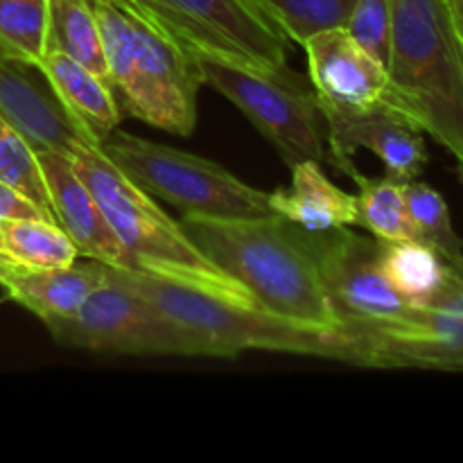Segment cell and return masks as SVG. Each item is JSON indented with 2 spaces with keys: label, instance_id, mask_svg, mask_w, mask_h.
Returning <instances> with one entry per match:
<instances>
[{
  "label": "cell",
  "instance_id": "obj_3",
  "mask_svg": "<svg viewBox=\"0 0 463 463\" xmlns=\"http://www.w3.org/2000/svg\"><path fill=\"white\" fill-rule=\"evenodd\" d=\"M113 274L152 303L188 344L190 357H238L244 351H279L348 360V344L335 330L307 328L238 301L138 269Z\"/></svg>",
  "mask_w": 463,
  "mask_h": 463
},
{
  "label": "cell",
  "instance_id": "obj_28",
  "mask_svg": "<svg viewBox=\"0 0 463 463\" xmlns=\"http://www.w3.org/2000/svg\"><path fill=\"white\" fill-rule=\"evenodd\" d=\"M18 265H21V262H18V260H14V258L9 256V253L0 251V283H3V280L7 279V276L12 274V271L16 269Z\"/></svg>",
  "mask_w": 463,
  "mask_h": 463
},
{
  "label": "cell",
  "instance_id": "obj_27",
  "mask_svg": "<svg viewBox=\"0 0 463 463\" xmlns=\"http://www.w3.org/2000/svg\"><path fill=\"white\" fill-rule=\"evenodd\" d=\"M12 220H52L50 213H45L39 203L32 202L23 193L7 184H0V222Z\"/></svg>",
  "mask_w": 463,
  "mask_h": 463
},
{
  "label": "cell",
  "instance_id": "obj_17",
  "mask_svg": "<svg viewBox=\"0 0 463 463\" xmlns=\"http://www.w3.org/2000/svg\"><path fill=\"white\" fill-rule=\"evenodd\" d=\"M271 211L306 231H330L357 224V197L335 185L321 163L292 167V185L269 194Z\"/></svg>",
  "mask_w": 463,
  "mask_h": 463
},
{
  "label": "cell",
  "instance_id": "obj_10",
  "mask_svg": "<svg viewBox=\"0 0 463 463\" xmlns=\"http://www.w3.org/2000/svg\"><path fill=\"white\" fill-rule=\"evenodd\" d=\"M57 344L113 355H185L188 344L179 330L109 267L99 285L71 319L48 324Z\"/></svg>",
  "mask_w": 463,
  "mask_h": 463
},
{
  "label": "cell",
  "instance_id": "obj_23",
  "mask_svg": "<svg viewBox=\"0 0 463 463\" xmlns=\"http://www.w3.org/2000/svg\"><path fill=\"white\" fill-rule=\"evenodd\" d=\"M402 190H405L411 224L416 229V240L430 244L448 265H461L463 242L452 226L450 208L443 194L419 179L405 181Z\"/></svg>",
  "mask_w": 463,
  "mask_h": 463
},
{
  "label": "cell",
  "instance_id": "obj_14",
  "mask_svg": "<svg viewBox=\"0 0 463 463\" xmlns=\"http://www.w3.org/2000/svg\"><path fill=\"white\" fill-rule=\"evenodd\" d=\"M30 66L0 59V113L34 152H59L71 156L80 143H98L63 104L27 75Z\"/></svg>",
  "mask_w": 463,
  "mask_h": 463
},
{
  "label": "cell",
  "instance_id": "obj_11",
  "mask_svg": "<svg viewBox=\"0 0 463 463\" xmlns=\"http://www.w3.org/2000/svg\"><path fill=\"white\" fill-rule=\"evenodd\" d=\"M330 163L337 170L353 165L357 149H369L398 181L419 179L428 165L423 131L384 102L360 111H321Z\"/></svg>",
  "mask_w": 463,
  "mask_h": 463
},
{
  "label": "cell",
  "instance_id": "obj_13",
  "mask_svg": "<svg viewBox=\"0 0 463 463\" xmlns=\"http://www.w3.org/2000/svg\"><path fill=\"white\" fill-rule=\"evenodd\" d=\"M39 154L41 172L48 188L54 222L75 242L80 256L99 260L109 267L131 269V262L116 233L109 226L98 199L77 172L75 163L59 152Z\"/></svg>",
  "mask_w": 463,
  "mask_h": 463
},
{
  "label": "cell",
  "instance_id": "obj_31",
  "mask_svg": "<svg viewBox=\"0 0 463 463\" xmlns=\"http://www.w3.org/2000/svg\"><path fill=\"white\" fill-rule=\"evenodd\" d=\"M459 170H461V181H463V165H459Z\"/></svg>",
  "mask_w": 463,
  "mask_h": 463
},
{
  "label": "cell",
  "instance_id": "obj_20",
  "mask_svg": "<svg viewBox=\"0 0 463 463\" xmlns=\"http://www.w3.org/2000/svg\"><path fill=\"white\" fill-rule=\"evenodd\" d=\"M48 50L68 54L107 80L98 18L89 0H48Z\"/></svg>",
  "mask_w": 463,
  "mask_h": 463
},
{
  "label": "cell",
  "instance_id": "obj_8",
  "mask_svg": "<svg viewBox=\"0 0 463 463\" xmlns=\"http://www.w3.org/2000/svg\"><path fill=\"white\" fill-rule=\"evenodd\" d=\"M303 231L319 267L321 283L344 342L369 330L396 324L411 312L383 269V242L364 238L348 226ZM348 362V360H346Z\"/></svg>",
  "mask_w": 463,
  "mask_h": 463
},
{
  "label": "cell",
  "instance_id": "obj_12",
  "mask_svg": "<svg viewBox=\"0 0 463 463\" xmlns=\"http://www.w3.org/2000/svg\"><path fill=\"white\" fill-rule=\"evenodd\" d=\"M303 48L321 111H360L383 102L387 68L344 27L312 36Z\"/></svg>",
  "mask_w": 463,
  "mask_h": 463
},
{
  "label": "cell",
  "instance_id": "obj_19",
  "mask_svg": "<svg viewBox=\"0 0 463 463\" xmlns=\"http://www.w3.org/2000/svg\"><path fill=\"white\" fill-rule=\"evenodd\" d=\"M383 269L396 292L411 306H423L446 283L450 265L420 240L383 242Z\"/></svg>",
  "mask_w": 463,
  "mask_h": 463
},
{
  "label": "cell",
  "instance_id": "obj_18",
  "mask_svg": "<svg viewBox=\"0 0 463 463\" xmlns=\"http://www.w3.org/2000/svg\"><path fill=\"white\" fill-rule=\"evenodd\" d=\"M344 175L351 176L357 185V226H364L380 242H396V240H414L416 229L411 224L410 211L402 184L393 176H366L357 172L355 165H348Z\"/></svg>",
  "mask_w": 463,
  "mask_h": 463
},
{
  "label": "cell",
  "instance_id": "obj_2",
  "mask_svg": "<svg viewBox=\"0 0 463 463\" xmlns=\"http://www.w3.org/2000/svg\"><path fill=\"white\" fill-rule=\"evenodd\" d=\"M383 102L463 165V39L446 0H393Z\"/></svg>",
  "mask_w": 463,
  "mask_h": 463
},
{
  "label": "cell",
  "instance_id": "obj_4",
  "mask_svg": "<svg viewBox=\"0 0 463 463\" xmlns=\"http://www.w3.org/2000/svg\"><path fill=\"white\" fill-rule=\"evenodd\" d=\"M68 158L98 199L109 226L129 256L131 269L253 303L242 285L217 269L190 242L179 222L167 217L154 203L152 194L109 161L99 143H80Z\"/></svg>",
  "mask_w": 463,
  "mask_h": 463
},
{
  "label": "cell",
  "instance_id": "obj_16",
  "mask_svg": "<svg viewBox=\"0 0 463 463\" xmlns=\"http://www.w3.org/2000/svg\"><path fill=\"white\" fill-rule=\"evenodd\" d=\"M36 71L45 77L50 90L63 104V109L98 143L118 129L120 104L104 77L57 50H48Z\"/></svg>",
  "mask_w": 463,
  "mask_h": 463
},
{
  "label": "cell",
  "instance_id": "obj_5",
  "mask_svg": "<svg viewBox=\"0 0 463 463\" xmlns=\"http://www.w3.org/2000/svg\"><path fill=\"white\" fill-rule=\"evenodd\" d=\"M109 161L152 197L179 208L184 215L251 220L276 215L269 194L251 188L217 163L194 154L113 131L99 143Z\"/></svg>",
  "mask_w": 463,
  "mask_h": 463
},
{
  "label": "cell",
  "instance_id": "obj_24",
  "mask_svg": "<svg viewBox=\"0 0 463 463\" xmlns=\"http://www.w3.org/2000/svg\"><path fill=\"white\" fill-rule=\"evenodd\" d=\"M289 41L303 45L321 32L346 27L355 0H256Z\"/></svg>",
  "mask_w": 463,
  "mask_h": 463
},
{
  "label": "cell",
  "instance_id": "obj_6",
  "mask_svg": "<svg viewBox=\"0 0 463 463\" xmlns=\"http://www.w3.org/2000/svg\"><path fill=\"white\" fill-rule=\"evenodd\" d=\"M194 61L202 86H211L233 102L289 167L303 161L330 163L321 131L324 113L315 89L289 71L288 63L274 71H258L211 57H194Z\"/></svg>",
  "mask_w": 463,
  "mask_h": 463
},
{
  "label": "cell",
  "instance_id": "obj_7",
  "mask_svg": "<svg viewBox=\"0 0 463 463\" xmlns=\"http://www.w3.org/2000/svg\"><path fill=\"white\" fill-rule=\"evenodd\" d=\"M194 57L274 71L288 63L289 39L256 0H136Z\"/></svg>",
  "mask_w": 463,
  "mask_h": 463
},
{
  "label": "cell",
  "instance_id": "obj_21",
  "mask_svg": "<svg viewBox=\"0 0 463 463\" xmlns=\"http://www.w3.org/2000/svg\"><path fill=\"white\" fill-rule=\"evenodd\" d=\"M48 52V0H0V59L39 68Z\"/></svg>",
  "mask_w": 463,
  "mask_h": 463
},
{
  "label": "cell",
  "instance_id": "obj_1",
  "mask_svg": "<svg viewBox=\"0 0 463 463\" xmlns=\"http://www.w3.org/2000/svg\"><path fill=\"white\" fill-rule=\"evenodd\" d=\"M179 224L190 242L242 285L258 307L292 324L337 333L301 226L280 215L251 220L184 215Z\"/></svg>",
  "mask_w": 463,
  "mask_h": 463
},
{
  "label": "cell",
  "instance_id": "obj_25",
  "mask_svg": "<svg viewBox=\"0 0 463 463\" xmlns=\"http://www.w3.org/2000/svg\"><path fill=\"white\" fill-rule=\"evenodd\" d=\"M0 184H7L52 215L39 154L0 113ZM54 217V215H52Z\"/></svg>",
  "mask_w": 463,
  "mask_h": 463
},
{
  "label": "cell",
  "instance_id": "obj_22",
  "mask_svg": "<svg viewBox=\"0 0 463 463\" xmlns=\"http://www.w3.org/2000/svg\"><path fill=\"white\" fill-rule=\"evenodd\" d=\"M5 235V251L25 267L52 269L66 267L80 258L75 242L52 220H12L0 222Z\"/></svg>",
  "mask_w": 463,
  "mask_h": 463
},
{
  "label": "cell",
  "instance_id": "obj_9",
  "mask_svg": "<svg viewBox=\"0 0 463 463\" xmlns=\"http://www.w3.org/2000/svg\"><path fill=\"white\" fill-rule=\"evenodd\" d=\"M348 364L463 371V262L450 265L441 289L405 319L351 339Z\"/></svg>",
  "mask_w": 463,
  "mask_h": 463
},
{
  "label": "cell",
  "instance_id": "obj_26",
  "mask_svg": "<svg viewBox=\"0 0 463 463\" xmlns=\"http://www.w3.org/2000/svg\"><path fill=\"white\" fill-rule=\"evenodd\" d=\"M393 0H355L351 16L344 30L387 66L389 45H392Z\"/></svg>",
  "mask_w": 463,
  "mask_h": 463
},
{
  "label": "cell",
  "instance_id": "obj_29",
  "mask_svg": "<svg viewBox=\"0 0 463 463\" xmlns=\"http://www.w3.org/2000/svg\"><path fill=\"white\" fill-rule=\"evenodd\" d=\"M448 7H450L452 21H455L457 30H459L461 39H463V0H446Z\"/></svg>",
  "mask_w": 463,
  "mask_h": 463
},
{
  "label": "cell",
  "instance_id": "obj_15",
  "mask_svg": "<svg viewBox=\"0 0 463 463\" xmlns=\"http://www.w3.org/2000/svg\"><path fill=\"white\" fill-rule=\"evenodd\" d=\"M109 279V265L99 260L72 262L52 269L18 265L0 283L9 298L39 317L45 326L71 319L86 298Z\"/></svg>",
  "mask_w": 463,
  "mask_h": 463
},
{
  "label": "cell",
  "instance_id": "obj_30",
  "mask_svg": "<svg viewBox=\"0 0 463 463\" xmlns=\"http://www.w3.org/2000/svg\"><path fill=\"white\" fill-rule=\"evenodd\" d=\"M0 251H5V235H3V224H0ZM7 253V251H5Z\"/></svg>",
  "mask_w": 463,
  "mask_h": 463
}]
</instances>
